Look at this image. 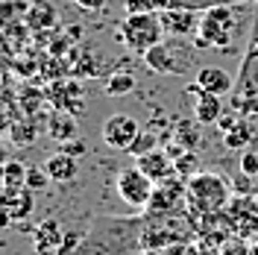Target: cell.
I'll return each instance as SVG.
<instances>
[{"instance_id":"14","label":"cell","mask_w":258,"mask_h":255,"mask_svg":"<svg viewBox=\"0 0 258 255\" xmlns=\"http://www.w3.org/2000/svg\"><path fill=\"white\" fill-rule=\"evenodd\" d=\"M194 82H197L203 91H211V94H220V97H226V94L235 91V80H232V74L223 71V68H214V65L200 68Z\"/></svg>"},{"instance_id":"28","label":"cell","mask_w":258,"mask_h":255,"mask_svg":"<svg viewBox=\"0 0 258 255\" xmlns=\"http://www.w3.org/2000/svg\"><path fill=\"white\" fill-rule=\"evenodd\" d=\"M9 132H12V141L18 147H30L35 141V126L32 123H15V126H9Z\"/></svg>"},{"instance_id":"21","label":"cell","mask_w":258,"mask_h":255,"mask_svg":"<svg viewBox=\"0 0 258 255\" xmlns=\"http://www.w3.org/2000/svg\"><path fill=\"white\" fill-rule=\"evenodd\" d=\"M220 3H246V0H153V9L156 15L164 9H191V12H206L211 6H220Z\"/></svg>"},{"instance_id":"10","label":"cell","mask_w":258,"mask_h":255,"mask_svg":"<svg viewBox=\"0 0 258 255\" xmlns=\"http://www.w3.org/2000/svg\"><path fill=\"white\" fill-rule=\"evenodd\" d=\"M229 217H232V226H235V235L252 240L258 238V206L249 200V197H238L235 203L226 206Z\"/></svg>"},{"instance_id":"5","label":"cell","mask_w":258,"mask_h":255,"mask_svg":"<svg viewBox=\"0 0 258 255\" xmlns=\"http://www.w3.org/2000/svg\"><path fill=\"white\" fill-rule=\"evenodd\" d=\"M120 41L135 56L144 59L147 50H153L159 41H164V27L156 12H126L120 21Z\"/></svg>"},{"instance_id":"35","label":"cell","mask_w":258,"mask_h":255,"mask_svg":"<svg viewBox=\"0 0 258 255\" xmlns=\"http://www.w3.org/2000/svg\"><path fill=\"white\" fill-rule=\"evenodd\" d=\"M80 9H85V12H100L103 6H106V0H74Z\"/></svg>"},{"instance_id":"23","label":"cell","mask_w":258,"mask_h":255,"mask_svg":"<svg viewBox=\"0 0 258 255\" xmlns=\"http://www.w3.org/2000/svg\"><path fill=\"white\" fill-rule=\"evenodd\" d=\"M232 112L241 117H255L258 120V94L255 91H235L232 94Z\"/></svg>"},{"instance_id":"25","label":"cell","mask_w":258,"mask_h":255,"mask_svg":"<svg viewBox=\"0 0 258 255\" xmlns=\"http://www.w3.org/2000/svg\"><path fill=\"white\" fill-rule=\"evenodd\" d=\"M27 164L24 161H6L3 173H6V188H27Z\"/></svg>"},{"instance_id":"15","label":"cell","mask_w":258,"mask_h":255,"mask_svg":"<svg viewBox=\"0 0 258 255\" xmlns=\"http://www.w3.org/2000/svg\"><path fill=\"white\" fill-rule=\"evenodd\" d=\"M62 240H64V232L59 226V220H44V223L35 226V232H32V246H35L38 255H56L59 246H62Z\"/></svg>"},{"instance_id":"29","label":"cell","mask_w":258,"mask_h":255,"mask_svg":"<svg viewBox=\"0 0 258 255\" xmlns=\"http://www.w3.org/2000/svg\"><path fill=\"white\" fill-rule=\"evenodd\" d=\"M220 255H249V243H246V238H241V235L226 238L223 243H220Z\"/></svg>"},{"instance_id":"19","label":"cell","mask_w":258,"mask_h":255,"mask_svg":"<svg viewBox=\"0 0 258 255\" xmlns=\"http://www.w3.org/2000/svg\"><path fill=\"white\" fill-rule=\"evenodd\" d=\"M24 21H27L30 30H50V27H56L59 12H56V6L50 0H32Z\"/></svg>"},{"instance_id":"17","label":"cell","mask_w":258,"mask_h":255,"mask_svg":"<svg viewBox=\"0 0 258 255\" xmlns=\"http://www.w3.org/2000/svg\"><path fill=\"white\" fill-rule=\"evenodd\" d=\"M47 135L53 141L59 144H68L74 138H80V126H77V114L64 112V109H56V112L47 117Z\"/></svg>"},{"instance_id":"37","label":"cell","mask_w":258,"mask_h":255,"mask_svg":"<svg viewBox=\"0 0 258 255\" xmlns=\"http://www.w3.org/2000/svg\"><path fill=\"white\" fill-rule=\"evenodd\" d=\"M12 223H15V217H12V211H9V208H3V206H0V229H9Z\"/></svg>"},{"instance_id":"34","label":"cell","mask_w":258,"mask_h":255,"mask_svg":"<svg viewBox=\"0 0 258 255\" xmlns=\"http://www.w3.org/2000/svg\"><path fill=\"white\" fill-rule=\"evenodd\" d=\"M126 12H156L153 9V0H123Z\"/></svg>"},{"instance_id":"26","label":"cell","mask_w":258,"mask_h":255,"mask_svg":"<svg viewBox=\"0 0 258 255\" xmlns=\"http://www.w3.org/2000/svg\"><path fill=\"white\" fill-rule=\"evenodd\" d=\"M135 88V77L132 74H112L106 80V94L109 97H123Z\"/></svg>"},{"instance_id":"36","label":"cell","mask_w":258,"mask_h":255,"mask_svg":"<svg viewBox=\"0 0 258 255\" xmlns=\"http://www.w3.org/2000/svg\"><path fill=\"white\" fill-rule=\"evenodd\" d=\"M238 117H241V114H223V117H220V120H217V126H220V132H229V129L235 126V123H238Z\"/></svg>"},{"instance_id":"1","label":"cell","mask_w":258,"mask_h":255,"mask_svg":"<svg viewBox=\"0 0 258 255\" xmlns=\"http://www.w3.org/2000/svg\"><path fill=\"white\" fill-rule=\"evenodd\" d=\"M144 252V211L138 217L97 214L74 255H135Z\"/></svg>"},{"instance_id":"24","label":"cell","mask_w":258,"mask_h":255,"mask_svg":"<svg viewBox=\"0 0 258 255\" xmlns=\"http://www.w3.org/2000/svg\"><path fill=\"white\" fill-rule=\"evenodd\" d=\"M173 170H176V176H182V179H191V176L200 173V156H197V150L179 153L176 159H173Z\"/></svg>"},{"instance_id":"27","label":"cell","mask_w":258,"mask_h":255,"mask_svg":"<svg viewBox=\"0 0 258 255\" xmlns=\"http://www.w3.org/2000/svg\"><path fill=\"white\" fill-rule=\"evenodd\" d=\"M156 147H161L159 135H156L153 129H141V132H138V138H135V141H132V147H129V156H144V153L156 150Z\"/></svg>"},{"instance_id":"2","label":"cell","mask_w":258,"mask_h":255,"mask_svg":"<svg viewBox=\"0 0 258 255\" xmlns=\"http://www.w3.org/2000/svg\"><path fill=\"white\" fill-rule=\"evenodd\" d=\"M188 182V211L194 220H206L209 214L226 211V206L232 203V182L220 173H209L200 170L197 176L185 179Z\"/></svg>"},{"instance_id":"13","label":"cell","mask_w":258,"mask_h":255,"mask_svg":"<svg viewBox=\"0 0 258 255\" xmlns=\"http://www.w3.org/2000/svg\"><path fill=\"white\" fill-rule=\"evenodd\" d=\"M135 167L144 170L153 182H164V179L176 176V170H173V156L164 147H156V150H150L144 156H135Z\"/></svg>"},{"instance_id":"12","label":"cell","mask_w":258,"mask_h":255,"mask_svg":"<svg viewBox=\"0 0 258 255\" xmlns=\"http://www.w3.org/2000/svg\"><path fill=\"white\" fill-rule=\"evenodd\" d=\"M188 94L197 100L194 103V120L203 123V126H211L223 117V97L220 94H211V91H203L197 82L188 85Z\"/></svg>"},{"instance_id":"32","label":"cell","mask_w":258,"mask_h":255,"mask_svg":"<svg viewBox=\"0 0 258 255\" xmlns=\"http://www.w3.org/2000/svg\"><path fill=\"white\" fill-rule=\"evenodd\" d=\"M252 179H255V176H249V173L241 170V173L232 179V191L238 194V197H249V194H252Z\"/></svg>"},{"instance_id":"4","label":"cell","mask_w":258,"mask_h":255,"mask_svg":"<svg viewBox=\"0 0 258 255\" xmlns=\"http://www.w3.org/2000/svg\"><path fill=\"white\" fill-rule=\"evenodd\" d=\"M241 3H220V6H211L203 12L200 18V30L194 32V47L200 50H226L232 47L235 41V32H238V9Z\"/></svg>"},{"instance_id":"18","label":"cell","mask_w":258,"mask_h":255,"mask_svg":"<svg viewBox=\"0 0 258 255\" xmlns=\"http://www.w3.org/2000/svg\"><path fill=\"white\" fill-rule=\"evenodd\" d=\"M41 167H44V173L50 176V182H71L74 176L80 173L77 159H74V156H68V153H62V150H59V153H53Z\"/></svg>"},{"instance_id":"11","label":"cell","mask_w":258,"mask_h":255,"mask_svg":"<svg viewBox=\"0 0 258 255\" xmlns=\"http://www.w3.org/2000/svg\"><path fill=\"white\" fill-rule=\"evenodd\" d=\"M200 18H203V12H191V9H164V12H159L164 35H170V38H188V35H194L200 30Z\"/></svg>"},{"instance_id":"8","label":"cell","mask_w":258,"mask_h":255,"mask_svg":"<svg viewBox=\"0 0 258 255\" xmlns=\"http://www.w3.org/2000/svg\"><path fill=\"white\" fill-rule=\"evenodd\" d=\"M114 191L117 197L132 208H141L144 211L150 206V200H153V191H156V182L144 173V170H138L135 164L132 167H123L117 179H114Z\"/></svg>"},{"instance_id":"33","label":"cell","mask_w":258,"mask_h":255,"mask_svg":"<svg viewBox=\"0 0 258 255\" xmlns=\"http://www.w3.org/2000/svg\"><path fill=\"white\" fill-rule=\"evenodd\" d=\"M62 153L74 156V159H80V156H85V153H88V147H85V141H82V138H74V141L62 144Z\"/></svg>"},{"instance_id":"20","label":"cell","mask_w":258,"mask_h":255,"mask_svg":"<svg viewBox=\"0 0 258 255\" xmlns=\"http://www.w3.org/2000/svg\"><path fill=\"white\" fill-rule=\"evenodd\" d=\"M255 132L258 129L252 126V120L249 117H238V123L223 132V147L226 150H246L249 144L255 141Z\"/></svg>"},{"instance_id":"9","label":"cell","mask_w":258,"mask_h":255,"mask_svg":"<svg viewBox=\"0 0 258 255\" xmlns=\"http://www.w3.org/2000/svg\"><path fill=\"white\" fill-rule=\"evenodd\" d=\"M141 129L144 126H141L132 114H112V117L103 123L100 135H103V144H106V147H112L117 153H129V147L138 138Z\"/></svg>"},{"instance_id":"31","label":"cell","mask_w":258,"mask_h":255,"mask_svg":"<svg viewBox=\"0 0 258 255\" xmlns=\"http://www.w3.org/2000/svg\"><path fill=\"white\" fill-rule=\"evenodd\" d=\"M238 164H241L243 173H249V176H255L258 179V150H243L241 159H238Z\"/></svg>"},{"instance_id":"7","label":"cell","mask_w":258,"mask_h":255,"mask_svg":"<svg viewBox=\"0 0 258 255\" xmlns=\"http://www.w3.org/2000/svg\"><path fill=\"white\" fill-rule=\"evenodd\" d=\"M147 214H191L188 211V182L182 176H170L164 182H156V191Z\"/></svg>"},{"instance_id":"39","label":"cell","mask_w":258,"mask_h":255,"mask_svg":"<svg viewBox=\"0 0 258 255\" xmlns=\"http://www.w3.org/2000/svg\"><path fill=\"white\" fill-rule=\"evenodd\" d=\"M249 255H258V238H252V243H249Z\"/></svg>"},{"instance_id":"40","label":"cell","mask_w":258,"mask_h":255,"mask_svg":"<svg viewBox=\"0 0 258 255\" xmlns=\"http://www.w3.org/2000/svg\"><path fill=\"white\" fill-rule=\"evenodd\" d=\"M6 188V173H3V167H0V191Z\"/></svg>"},{"instance_id":"22","label":"cell","mask_w":258,"mask_h":255,"mask_svg":"<svg viewBox=\"0 0 258 255\" xmlns=\"http://www.w3.org/2000/svg\"><path fill=\"white\" fill-rule=\"evenodd\" d=\"M173 144L182 150H197L200 147V126L197 120H179L173 126Z\"/></svg>"},{"instance_id":"3","label":"cell","mask_w":258,"mask_h":255,"mask_svg":"<svg viewBox=\"0 0 258 255\" xmlns=\"http://www.w3.org/2000/svg\"><path fill=\"white\" fill-rule=\"evenodd\" d=\"M200 238V220L191 214H147L144 211V252L167 249L176 243H194Z\"/></svg>"},{"instance_id":"38","label":"cell","mask_w":258,"mask_h":255,"mask_svg":"<svg viewBox=\"0 0 258 255\" xmlns=\"http://www.w3.org/2000/svg\"><path fill=\"white\" fill-rule=\"evenodd\" d=\"M6 161H9V150H6V147H3V144H0V167H3V164H6Z\"/></svg>"},{"instance_id":"16","label":"cell","mask_w":258,"mask_h":255,"mask_svg":"<svg viewBox=\"0 0 258 255\" xmlns=\"http://www.w3.org/2000/svg\"><path fill=\"white\" fill-rule=\"evenodd\" d=\"M32 188H3L0 191V206L9 208L15 220H27L35 208V197Z\"/></svg>"},{"instance_id":"6","label":"cell","mask_w":258,"mask_h":255,"mask_svg":"<svg viewBox=\"0 0 258 255\" xmlns=\"http://www.w3.org/2000/svg\"><path fill=\"white\" fill-rule=\"evenodd\" d=\"M144 65L161 77H185L191 68V50L179 47L176 41H159L153 50H147Z\"/></svg>"},{"instance_id":"30","label":"cell","mask_w":258,"mask_h":255,"mask_svg":"<svg viewBox=\"0 0 258 255\" xmlns=\"http://www.w3.org/2000/svg\"><path fill=\"white\" fill-rule=\"evenodd\" d=\"M50 176L44 173V167H30L27 170V188H32V191H41V188H47Z\"/></svg>"}]
</instances>
